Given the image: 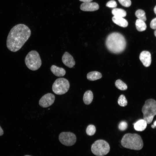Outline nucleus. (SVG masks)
Segmentation results:
<instances>
[{
  "instance_id": "obj_31",
  "label": "nucleus",
  "mask_w": 156,
  "mask_h": 156,
  "mask_svg": "<svg viewBox=\"0 0 156 156\" xmlns=\"http://www.w3.org/2000/svg\"><path fill=\"white\" fill-rule=\"evenodd\" d=\"M155 13L156 14V5L155 6L154 9Z\"/></svg>"
},
{
  "instance_id": "obj_18",
  "label": "nucleus",
  "mask_w": 156,
  "mask_h": 156,
  "mask_svg": "<svg viewBox=\"0 0 156 156\" xmlns=\"http://www.w3.org/2000/svg\"><path fill=\"white\" fill-rule=\"evenodd\" d=\"M112 13L114 16L122 17H125L127 15L126 11L121 8H114L112 10Z\"/></svg>"
},
{
  "instance_id": "obj_3",
  "label": "nucleus",
  "mask_w": 156,
  "mask_h": 156,
  "mask_svg": "<svg viewBox=\"0 0 156 156\" xmlns=\"http://www.w3.org/2000/svg\"><path fill=\"white\" fill-rule=\"evenodd\" d=\"M121 143L124 147L135 150H141L143 146L141 137L136 133L125 134L122 138Z\"/></svg>"
},
{
  "instance_id": "obj_30",
  "label": "nucleus",
  "mask_w": 156,
  "mask_h": 156,
  "mask_svg": "<svg viewBox=\"0 0 156 156\" xmlns=\"http://www.w3.org/2000/svg\"><path fill=\"white\" fill-rule=\"evenodd\" d=\"M83 2H90L92 1L93 0H79Z\"/></svg>"
},
{
  "instance_id": "obj_6",
  "label": "nucleus",
  "mask_w": 156,
  "mask_h": 156,
  "mask_svg": "<svg viewBox=\"0 0 156 156\" xmlns=\"http://www.w3.org/2000/svg\"><path fill=\"white\" fill-rule=\"evenodd\" d=\"M110 147L108 143L103 140H98L92 144L91 147L92 153L97 156H103L107 154Z\"/></svg>"
},
{
  "instance_id": "obj_24",
  "label": "nucleus",
  "mask_w": 156,
  "mask_h": 156,
  "mask_svg": "<svg viewBox=\"0 0 156 156\" xmlns=\"http://www.w3.org/2000/svg\"><path fill=\"white\" fill-rule=\"evenodd\" d=\"M119 3L123 6L128 7L131 5V1L130 0H118Z\"/></svg>"
},
{
  "instance_id": "obj_8",
  "label": "nucleus",
  "mask_w": 156,
  "mask_h": 156,
  "mask_svg": "<svg viewBox=\"0 0 156 156\" xmlns=\"http://www.w3.org/2000/svg\"><path fill=\"white\" fill-rule=\"evenodd\" d=\"M59 139L63 144L67 146L74 145L76 141L75 135L71 132H62L59 135Z\"/></svg>"
},
{
  "instance_id": "obj_29",
  "label": "nucleus",
  "mask_w": 156,
  "mask_h": 156,
  "mask_svg": "<svg viewBox=\"0 0 156 156\" xmlns=\"http://www.w3.org/2000/svg\"><path fill=\"white\" fill-rule=\"evenodd\" d=\"M151 127L153 129L156 127V120L154 122L153 124L151 125Z\"/></svg>"
},
{
  "instance_id": "obj_28",
  "label": "nucleus",
  "mask_w": 156,
  "mask_h": 156,
  "mask_svg": "<svg viewBox=\"0 0 156 156\" xmlns=\"http://www.w3.org/2000/svg\"><path fill=\"white\" fill-rule=\"evenodd\" d=\"M3 134V131L0 126V136L2 135Z\"/></svg>"
},
{
  "instance_id": "obj_17",
  "label": "nucleus",
  "mask_w": 156,
  "mask_h": 156,
  "mask_svg": "<svg viewBox=\"0 0 156 156\" xmlns=\"http://www.w3.org/2000/svg\"><path fill=\"white\" fill-rule=\"evenodd\" d=\"M102 75L100 72L94 71L89 73L87 75V79L90 81H94L101 78Z\"/></svg>"
},
{
  "instance_id": "obj_27",
  "label": "nucleus",
  "mask_w": 156,
  "mask_h": 156,
  "mask_svg": "<svg viewBox=\"0 0 156 156\" xmlns=\"http://www.w3.org/2000/svg\"><path fill=\"white\" fill-rule=\"evenodd\" d=\"M150 26L152 29H156V18L151 21L150 23Z\"/></svg>"
},
{
  "instance_id": "obj_26",
  "label": "nucleus",
  "mask_w": 156,
  "mask_h": 156,
  "mask_svg": "<svg viewBox=\"0 0 156 156\" xmlns=\"http://www.w3.org/2000/svg\"><path fill=\"white\" fill-rule=\"evenodd\" d=\"M117 4L116 1L114 0H111L107 3L106 6L108 7L114 8L117 6Z\"/></svg>"
},
{
  "instance_id": "obj_1",
  "label": "nucleus",
  "mask_w": 156,
  "mask_h": 156,
  "mask_svg": "<svg viewBox=\"0 0 156 156\" xmlns=\"http://www.w3.org/2000/svg\"><path fill=\"white\" fill-rule=\"evenodd\" d=\"M31 34V30L26 25L19 24L15 25L8 35L6 40L7 47L12 52L17 51L27 40Z\"/></svg>"
},
{
  "instance_id": "obj_22",
  "label": "nucleus",
  "mask_w": 156,
  "mask_h": 156,
  "mask_svg": "<svg viewBox=\"0 0 156 156\" xmlns=\"http://www.w3.org/2000/svg\"><path fill=\"white\" fill-rule=\"evenodd\" d=\"M118 105L122 107H125L127 104V101L125 97L123 94L121 95L119 97L118 101Z\"/></svg>"
},
{
  "instance_id": "obj_33",
  "label": "nucleus",
  "mask_w": 156,
  "mask_h": 156,
  "mask_svg": "<svg viewBox=\"0 0 156 156\" xmlns=\"http://www.w3.org/2000/svg\"><path fill=\"white\" fill-rule=\"evenodd\" d=\"M24 156H31L29 155H25Z\"/></svg>"
},
{
  "instance_id": "obj_2",
  "label": "nucleus",
  "mask_w": 156,
  "mask_h": 156,
  "mask_svg": "<svg viewBox=\"0 0 156 156\" xmlns=\"http://www.w3.org/2000/svg\"><path fill=\"white\" fill-rule=\"evenodd\" d=\"M106 46L111 52L118 54L125 49L126 42L124 37L121 34L113 32L107 37L105 42Z\"/></svg>"
},
{
  "instance_id": "obj_9",
  "label": "nucleus",
  "mask_w": 156,
  "mask_h": 156,
  "mask_svg": "<svg viewBox=\"0 0 156 156\" xmlns=\"http://www.w3.org/2000/svg\"><path fill=\"white\" fill-rule=\"evenodd\" d=\"M55 96L51 93H48L43 96L40 99L39 103L40 105L44 108L48 107L54 102Z\"/></svg>"
},
{
  "instance_id": "obj_13",
  "label": "nucleus",
  "mask_w": 156,
  "mask_h": 156,
  "mask_svg": "<svg viewBox=\"0 0 156 156\" xmlns=\"http://www.w3.org/2000/svg\"><path fill=\"white\" fill-rule=\"evenodd\" d=\"M147 123L146 121L144 119L138 120L133 123L135 129L138 131H142L146 128Z\"/></svg>"
},
{
  "instance_id": "obj_11",
  "label": "nucleus",
  "mask_w": 156,
  "mask_h": 156,
  "mask_svg": "<svg viewBox=\"0 0 156 156\" xmlns=\"http://www.w3.org/2000/svg\"><path fill=\"white\" fill-rule=\"evenodd\" d=\"M99 8L98 3L95 2H84L80 5V9L84 11H93L97 10Z\"/></svg>"
},
{
  "instance_id": "obj_20",
  "label": "nucleus",
  "mask_w": 156,
  "mask_h": 156,
  "mask_svg": "<svg viewBox=\"0 0 156 156\" xmlns=\"http://www.w3.org/2000/svg\"><path fill=\"white\" fill-rule=\"evenodd\" d=\"M116 86L119 89L121 90H126L127 88V84L120 79H118L115 82Z\"/></svg>"
},
{
  "instance_id": "obj_16",
  "label": "nucleus",
  "mask_w": 156,
  "mask_h": 156,
  "mask_svg": "<svg viewBox=\"0 0 156 156\" xmlns=\"http://www.w3.org/2000/svg\"><path fill=\"white\" fill-rule=\"evenodd\" d=\"M93 98V95L92 91L90 90H87L84 94L83 101L85 104L88 105L91 103Z\"/></svg>"
},
{
  "instance_id": "obj_12",
  "label": "nucleus",
  "mask_w": 156,
  "mask_h": 156,
  "mask_svg": "<svg viewBox=\"0 0 156 156\" xmlns=\"http://www.w3.org/2000/svg\"><path fill=\"white\" fill-rule=\"evenodd\" d=\"M62 61L65 66L69 68H72L75 64L73 57L67 52H65L63 54Z\"/></svg>"
},
{
  "instance_id": "obj_25",
  "label": "nucleus",
  "mask_w": 156,
  "mask_h": 156,
  "mask_svg": "<svg viewBox=\"0 0 156 156\" xmlns=\"http://www.w3.org/2000/svg\"><path fill=\"white\" fill-rule=\"evenodd\" d=\"M128 125L127 123L125 121H122L119 124L118 127L119 129L121 131H124L126 129Z\"/></svg>"
},
{
  "instance_id": "obj_4",
  "label": "nucleus",
  "mask_w": 156,
  "mask_h": 156,
  "mask_svg": "<svg viewBox=\"0 0 156 156\" xmlns=\"http://www.w3.org/2000/svg\"><path fill=\"white\" fill-rule=\"evenodd\" d=\"M142 111L143 119L148 124L151 123L156 115V101L153 99L147 100L143 106Z\"/></svg>"
},
{
  "instance_id": "obj_14",
  "label": "nucleus",
  "mask_w": 156,
  "mask_h": 156,
  "mask_svg": "<svg viewBox=\"0 0 156 156\" xmlns=\"http://www.w3.org/2000/svg\"><path fill=\"white\" fill-rule=\"evenodd\" d=\"M51 70L54 75L57 77L63 76L66 74V71L64 68L55 65L51 66Z\"/></svg>"
},
{
  "instance_id": "obj_21",
  "label": "nucleus",
  "mask_w": 156,
  "mask_h": 156,
  "mask_svg": "<svg viewBox=\"0 0 156 156\" xmlns=\"http://www.w3.org/2000/svg\"><path fill=\"white\" fill-rule=\"evenodd\" d=\"M135 15L138 19L144 21H146V18L145 13L143 10L141 9L137 10L135 12Z\"/></svg>"
},
{
  "instance_id": "obj_7",
  "label": "nucleus",
  "mask_w": 156,
  "mask_h": 156,
  "mask_svg": "<svg viewBox=\"0 0 156 156\" xmlns=\"http://www.w3.org/2000/svg\"><path fill=\"white\" fill-rule=\"evenodd\" d=\"M69 87V83L66 79L60 78L57 79L54 81L52 86V89L55 94L62 95L67 92Z\"/></svg>"
},
{
  "instance_id": "obj_32",
  "label": "nucleus",
  "mask_w": 156,
  "mask_h": 156,
  "mask_svg": "<svg viewBox=\"0 0 156 156\" xmlns=\"http://www.w3.org/2000/svg\"><path fill=\"white\" fill-rule=\"evenodd\" d=\"M154 34L155 36L156 37V30L154 31Z\"/></svg>"
},
{
  "instance_id": "obj_23",
  "label": "nucleus",
  "mask_w": 156,
  "mask_h": 156,
  "mask_svg": "<svg viewBox=\"0 0 156 156\" xmlns=\"http://www.w3.org/2000/svg\"><path fill=\"white\" fill-rule=\"evenodd\" d=\"M96 131L95 126L92 125H90L88 126L86 128V132L87 134L90 136L94 135Z\"/></svg>"
},
{
  "instance_id": "obj_15",
  "label": "nucleus",
  "mask_w": 156,
  "mask_h": 156,
  "mask_svg": "<svg viewBox=\"0 0 156 156\" xmlns=\"http://www.w3.org/2000/svg\"><path fill=\"white\" fill-rule=\"evenodd\" d=\"M112 19L114 23L120 27H125L128 25L127 21L123 17L114 16Z\"/></svg>"
},
{
  "instance_id": "obj_19",
  "label": "nucleus",
  "mask_w": 156,
  "mask_h": 156,
  "mask_svg": "<svg viewBox=\"0 0 156 156\" xmlns=\"http://www.w3.org/2000/svg\"><path fill=\"white\" fill-rule=\"evenodd\" d=\"M135 26L137 30L140 31H144L146 28V25L144 21L138 19L136 20Z\"/></svg>"
},
{
  "instance_id": "obj_10",
  "label": "nucleus",
  "mask_w": 156,
  "mask_h": 156,
  "mask_svg": "<svg viewBox=\"0 0 156 156\" xmlns=\"http://www.w3.org/2000/svg\"><path fill=\"white\" fill-rule=\"evenodd\" d=\"M139 58L143 65L147 67L150 66L151 63V59L150 53L147 51H143L140 55Z\"/></svg>"
},
{
  "instance_id": "obj_5",
  "label": "nucleus",
  "mask_w": 156,
  "mask_h": 156,
  "mask_svg": "<svg viewBox=\"0 0 156 156\" xmlns=\"http://www.w3.org/2000/svg\"><path fill=\"white\" fill-rule=\"evenodd\" d=\"M25 63L29 69L33 71L38 69L42 64L40 56L35 50L31 51L28 53L25 58Z\"/></svg>"
}]
</instances>
